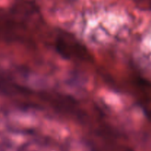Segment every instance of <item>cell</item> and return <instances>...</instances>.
<instances>
[{"mask_svg": "<svg viewBox=\"0 0 151 151\" xmlns=\"http://www.w3.org/2000/svg\"><path fill=\"white\" fill-rule=\"evenodd\" d=\"M55 47L56 50L66 58L76 60H88V53L86 49L69 33H58L55 38Z\"/></svg>", "mask_w": 151, "mask_h": 151, "instance_id": "cell-1", "label": "cell"}, {"mask_svg": "<svg viewBox=\"0 0 151 151\" xmlns=\"http://www.w3.org/2000/svg\"><path fill=\"white\" fill-rule=\"evenodd\" d=\"M131 1L140 8L151 10V0H131Z\"/></svg>", "mask_w": 151, "mask_h": 151, "instance_id": "cell-2", "label": "cell"}]
</instances>
